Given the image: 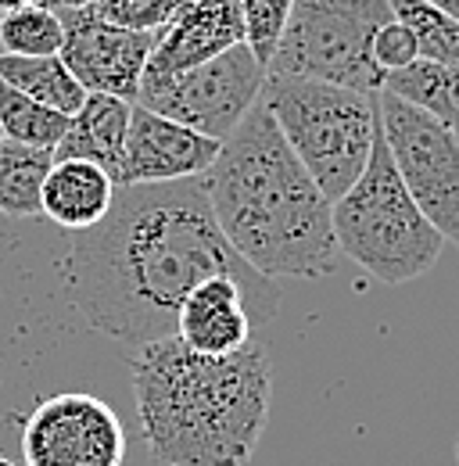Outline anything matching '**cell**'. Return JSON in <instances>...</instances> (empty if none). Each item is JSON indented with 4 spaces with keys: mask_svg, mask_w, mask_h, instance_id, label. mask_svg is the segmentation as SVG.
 <instances>
[{
    "mask_svg": "<svg viewBox=\"0 0 459 466\" xmlns=\"http://www.w3.org/2000/svg\"><path fill=\"white\" fill-rule=\"evenodd\" d=\"M219 230L262 277L323 280L338 269L331 201L259 101L205 176Z\"/></svg>",
    "mask_w": 459,
    "mask_h": 466,
    "instance_id": "3",
    "label": "cell"
},
{
    "mask_svg": "<svg viewBox=\"0 0 459 466\" xmlns=\"http://www.w3.org/2000/svg\"><path fill=\"white\" fill-rule=\"evenodd\" d=\"M115 201V179L101 166L83 158H61L44 179V216L61 230H90L97 227Z\"/></svg>",
    "mask_w": 459,
    "mask_h": 466,
    "instance_id": "14",
    "label": "cell"
},
{
    "mask_svg": "<svg viewBox=\"0 0 459 466\" xmlns=\"http://www.w3.org/2000/svg\"><path fill=\"white\" fill-rule=\"evenodd\" d=\"M259 101L334 205L370 162L381 122L377 94L301 76H266Z\"/></svg>",
    "mask_w": 459,
    "mask_h": 466,
    "instance_id": "5",
    "label": "cell"
},
{
    "mask_svg": "<svg viewBox=\"0 0 459 466\" xmlns=\"http://www.w3.org/2000/svg\"><path fill=\"white\" fill-rule=\"evenodd\" d=\"M266 86V65L251 55L248 44H237L223 51L219 58L194 65L169 79H144L137 105L158 112L166 118H176L212 140H227L240 126Z\"/></svg>",
    "mask_w": 459,
    "mask_h": 466,
    "instance_id": "8",
    "label": "cell"
},
{
    "mask_svg": "<svg viewBox=\"0 0 459 466\" xmlns=\"http://www.w3.org/2000/svg\"><path fill=\"white\" fill-rule=\"evenodd\" d=\"M223 144L166 118L144 105H133L129 133H126V151H122V169L115 187L129 183H172V179H194L209 176L216 166Z\"/></svg>",
    "mask_w": 459,
    "mask_h": 466,
    "instance_id": "11",
    "label": "cell"
},
{
    "mask_svg": "<svg viewBox=\"0 0 459 466\" xmlns=\"http://www.w3.org/2000/svg\"><path fill=\"white\" fill-rule=\"evenodd\" d=\"M0 83L15 86L18 94L55 108L61 116H76L83 108V101H87L83 83L68 72L61 55L22 58V55H4L0 51Z\"/></svg>",
    "mask_w": 459,
    "mask_h": 466,
    "instance_id": "16",
    "label": "cell"
},
{
    "mask_svg": "<svg viewBox=\"0 0 459 466\" xmlns=\"http://www.w3.org/2000/svg\"><path fill=\"white\" fill-rule=\"evenodd\" d=\"M209 277L240 280L259 327L280 309L277 280L255 273L219 230L205 176L115 187L108 216L72 233L61 280L76 312L122 345L176 334L183 298Z\"/></svg>",
    "mask_w": 459,
    "mask_h": 466,
    "instance_id": "1",
    "label": "cell"
},
{
    "mask_svg": "<svg viewBox=\"0 0 459 466\" xmlns=\"http://www.w3.org/2000/svg\"><path fill=\"white\" fill-rule=\"evenodd\" d=\"M144 445L158 466H248L273 402V362L255 338L233 355H198L176 334L129 355Z\"/></svg>",
    "mask_w": 459,
    "mask_h": 466,
    "instance_id": "2",
    "label": "cell"
},
{
    "mask_svg": "<svg viewBox=\"0 0 459 466\" xmlns=\"http://www.w3.org/2000/svg\"><path fill=\"white\" fill-rule=\"evenodd\" d=\"M51 166H55V151L4 140L0 144V216H11V219L44 216L40 194Z\"/></svg>",
    "mask_w": 459,
    "mask_h": 466,
    "instance_id": "18",
    "label": "cell"
},
{
    "mask_svg": "<svg viewBox=\"0 0 459 466\" xmlns=\"http://www.w3.org/2000/svg\"><path fill=\"white\" fill-rule=\"evenodd\" d=\"M244 44L240 0H179L148 58L144 79H169ZM140 79V83H144Z\"/></svg>",
    "mask_w": 459,
    "mask_h": 466,
    "instance_id": "12",
    "label": "cell"
},
{
    "mask_svg": "<svg viewBox=\"0 0 459 466\" xmlns=\"http://www.w3.org/2000/svg\"><path fill=\"white\" fill-rule=\"evenodd\" d=\"M392 11L402 25L413 29L420 58L438 61L459 68V22L449 18L442 7H434L431 0H392Z\"/></svg>",
    "mask_w": 459,
    "mask_h": 466,
    "instance_id": "21",
    "label": "cell"
},
{
    "mask_svg": "<svg viewBox=\"0 0 459 466\" xmlns=\"http://www.w3.org/2000/svg\"><path fill=\"white\" fill-rule=\"evenodd\" d=\"M456 466H459V438H456Z\"/></svg>",
    "mask_w": 459,
    "mask_h": 466,
    "instance_id": "29",
    "label": "cell"
},
{
    "mask_svg": "<svg viewBox=\"0 0 459 466\" xmlns=\"http://www.w3.org/2000/svg\"><path fill=\"white\" fill-rule=\"evenodd\" d=\"M68 118L55 108L18 94L15 86L0 83V129H4V140H15V144H26V147H40V151H55L68 129Z\"/></svg>",
    "mask_w": 459,
    "mask_h": 466,
    "instance_id": "20",
    "label": "cell"
},
{
    "mask_svg": "<svg viewBox=\"0 0 459 466\" xmlns=\"http://www.w3.org/2000/svg\"><path fill=\"white\" fill-rule=\"evenodd\" d=\"M331 219L338 248L388 288L409 284L434 269L445 244L438 227L420 212V205L405 190L381 122L366 169L331 205Z\"/></svg>",
    "mask_w": 459,
    "mask_h": 466,
    "instance_id": "4",
    "label": "cell"
},
{
    "mask_svg": "<svg viewBox=\"0 0 459 466\" xmlns=\"http://www.w3.org/2000/svg\"><path fill=\"white\" fill-rule=\"evenodd\" d=\"M26 4H36V0H0V15H7L15 7H26Z\"/></svg>",
    "mask_w": 459,
    "mask_h": 466,
    "instance_id": "27",
    "label": "cell"
},
{
    "mask_svg": "<svg viewBox=\"0 0 459 466\" xmlns=\"http://www.w3.org/2000/svg\"><path fill=\"white\" fill-rule=\"evenodd\" d=\"M65 25V44L61 61L68 72L83 83L87 94H112L137 105L140 79L148 58L158 44V33H140V29H122L105 22L94 7L83 11H57Z\"/></svg>",
    "mask_w": 459,
    "mask_h": 466,
    "instance_id": "10",
    "label": "cell"
},
{
    "mask_svg": "<svg viewBox=\"0 0 459 466\" xmlns=\"http://www.w3.org/2000/svg\"><path fill=\"white\" fill-rule=\"evenodd\" d=\"M0 466H26V463H11V460H4V456H0Z\"/></svg>",
    "mask_w": 459,
    "mask_h": 466,
    "instance_id": "28",
    "label": "cell"
},
{
    "mask_svg": "<svg viewBox=\"0 0 459 466\" xmlns=\"http://www.w3.org/2000/svg\"><path fill=\"white\" fill-rule=\"evenodd\" d=\"M55 11H83V7H97V0H44Z\"/></svg>",
    "mask_w": 459,
    "mask_h": 466,
    "instance_id": "25",
    "label": "cell"
},
{
    "mask_svg": "<svg viewBox=\"0 0 459 466\" xmlns=\"http://www.w3.org/2000/svg\"><path fill=\"white\" fill-rule=\"evenodd\" d=\"M431 4H434V7H442L449 18H456L459 22V0H431Z\"/></svg>",
    "mask_w": 459,
    "mask_h": 466,
    "instance_id": "26",
    "label": "cell"
},
{
    "mask_svg": "<svg viewBox=\"0 0 459 466\" xmlns=\"http://www.w3.org/2000/svg\"><path fill=\"white\" fill-rule=\"evenodd\" d=\"M456 244H459V237H456Z\"/></svg>",
    "mask_w": 459,
    "mask_h": 466,
    "instance_id": "31",
    "label": "cell"
},
{
    "mask_svg": "<svg viewBox=\"0 0 459 466\" xmlns=\"http://www.w3.org/2000/svg\"><path fill=\"white\" fill-rule=\"evenodd\" d=\"M420 58V47H416V36L409 25H402L399 18H392L384 29H377L373 36V61L381 65V72H395V68H405L409 61Z\"/></svg>",
    "mask_w": 459,
    "mask_h": 466,
    "instance_id": "24",
    "label": "cell"
},
{
    "mask_svg": "<svg viewBox=\"0 0 459 466\" xmlns=\"http://www.w3.org/2000/svg\"><path fill=\"white\" fill-rule=\"evenodd\" d=\"M377 116L392 162L420 212L445 240L459 237V129L420 112L388 90H377Z\"/></svg>",
    "mask_w": 459,
    "mask_h": 466,
    "instance_id": "7",
    "label": "cell"
},
{
    "mask_svg": "<svg viewBox=\"0 0 459 466\" xmlns=\"http://www.w3.org/2000/svg\"><path fill=\"white\" fill-rule=\"evenodd\" d=\"M291 4L294 0H240L244 44L262 65H270V58L277 55V44L284 36L287 18H291Z\"/></svg>",
    "mask_w": 459,
    "mask_h": 466,
    "instance_id": "22",
    "label": "cell"
},
{
    "mask_svg": "<svg viewBox=\"0 0 459 466\" xmlns=\"http://www.w3.org/2000/svg\"><path fill=\"white\" fill-rule=\"evenodd\" d=\"M392 18V0H294L266 76H301L377 94L384 72L373 61V36Z\"/></svg>",
    "mask_w": 459,
    "mask_h": 466,
    "instance_id": "6",
    "label": "cell"
},
{
    "mask_svg": "<svg viewBox=\"0 0 459 466\" xmlns=\"http://www.w3.org/2000/svg\"><path fill=\"white\" fill-rule=\"evenodd\" d=\"M129 116H133V101L112 97V94H87L83 108L68 118V129L55 147V162L83 158V162L101 166L112 179H118Z\"/></svg>",
    "mask_w": 459,
    "mask_h": 466,
    "instance_id": "15",
    "label": "cell"
},
{
    "mask_svg": "<svg viewBox=\"0 0 459 466\" xmlns=\"http://www.w3.org/2000/svg\"><path fill=\"white\" fill-rule=\"evenodd\" d=\"M381 90H388V94H395L402 101L416 105L420 112H427L438 122L459 129V68L416 58L409 61L405 68L388 72Z\"/></svg>",
    "mask_w": 459,
    "mask_h": 466,
    "instance_id": "17",
    "label": "cell"
},
{
    "mask_svg": "<svg viewBox=\"0 0 459 466\" xmlns=\"http://www.w3.org/2000/svg\"><path fill=\"white\" fill-rule=\"evenodd\" d=\"M179 0H97V15L122 29H140V33H158L169 25Z\"/></svg>",
    "mask_w": 459,
    "mask_h": 466,
    "instance_id": "23",
    "label": "cell"
},
{
    "mask_svg": "<svg viewBox=\"0 0 459 466\" xmlns=\"http://www.w3.org/2000/svg\"><path fill=\"white\" fill-rule=\"evenodd\" d=\"M251 294L233 277H209L183 298L176 338L198 355H233L255 341Z\"/></svg>",
    "mask_w": 459,
    "mask_h": 466,
    "instance_id": "13",
    "label": "cell"
},
{
    "mask_svg": "<svg viewBox=\"0 0 459 466\" xmlns=\"http://www.w3.org/2000/svg\"><path fill=\"white\" fill-rule=\"evenodd\" d=\"M0 144H4V129H0Z\"/></svg>",
    "mask_w": 459,
    "mask_h": 466,
    "instance_id": "30",
    "label": "cell"
},
{
    "mask_svg": "<svg viewBox=\"0 0 459 466\" xmlns=\"http://www.w3.org/2000/svg\"><path fill=\"white\" fill-rule=\"evenodd\" d=\"M22 460L26 466H122V420L97 395H51L22 420Z\"/></svg>",
    "mask_w": 459,
    "mask_h": 466,
    "instance_id": "9",
    "label": "cell"
},
{
    "mask_svg": "<svg viewBox=\"0 0 459 466\" xmlns=\"http://www.w3.org/2000/svg\"><path fill=\"white\" fill-rule=\"evenodd\" d=\"M61 44H65L61 15L44 0L0 15V51L4 55L47 58V55H61Z\"/></svg>",
    "mask_w": 459,
    "mask_h": 466,
    "instance_id": "19",
    "label": "cell"
}]
</instances>
